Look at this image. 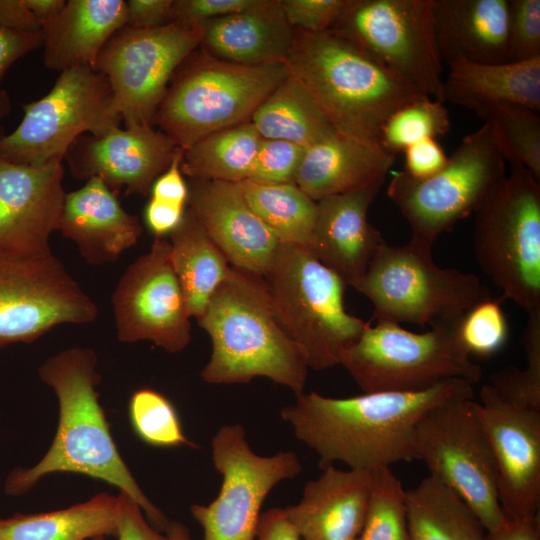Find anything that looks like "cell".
<instances>
[{
	"mask_svg": "<svg viewBox=\"0 0 540 540\" xmlns=\"http://www.w3.org/2000/svg\"><path fill=\"white\" fill-rule=\"evenodd\" d=\"M458 396L473 397V385L452 379L412 392H371L333 398L316 392L296 396L281 410L299 441L319 457V467L343 462L372 470L414 460L413 434L419 420Z\"/></svg>",
	"mask_w": 540,
	"mask_h": 540,
	"instance_id": "cell-1",
	"label": "cell"
},
{
	"mask_svg": "<svg viewBox=\"0 0 540 540\" xmlns=\"http://www.w3.org/2000/svg\"><path fill=\"white\" fill-rule=\"evenodd\" d=\"M97 355L91 348L73 347L48 358L39 376L56 393L59 421L54 440L33 467L16 468L7 476L4 490L19 496L52 473L67 472L103 480L134 499L158 531L169 520L143 493L123 461L98 401Z\"/></svg>",
	"mask_w": 540,
	"mask_h": 540,
	"instance_id": "cell-2",
	"label": "cell"
},
{
	"mask_svg": "<svg viewBox=\"0 0 540 540\" xmlns=\"http://www.w3.org/2000/svg\"><path fill=\"white\" fill-rule=\"evenodd\" d=\"M285 66L337 133L369 143L380 145L387 118L424 95L333 29L294 28Z\"/></svg>",
	"mask_w": 540,
	"mask_h": 540,
	"instance_id": "cell-3",
	"label": "cell"
},
{
	"mask_svg": "<svg viewBox=\"0 0 540 540\" xmlns=\"http://www.w3.org/2000/svg\"><path fill=\"white\" fill-rule=\"evenodd\" d=\"M197 320L212 345L201 372L206 383H248L265 377L296 396L304 393L306 357L278 325L262 275L231 266Z\"/></svg>",
	"mask_w": 540,
	"mask_h": 540,
	"instance_id": "cell-4",
	"label": "cell"
},
{
	"mask_svg": "<svg viewBox=\"0 0 540 540\" xmlns=\"http://www.w3.org/2000/svg\"><path fill=\"white\" fill-rule=\"evenodd\" d=\"M263 277L275 319L303 351L308 367L321 371L340 365L367 325L347 312L346 284L307 247L292 243H280Z\"/></svg>",
	"mask_w": 540,
	"mask_h": 540,
	"instance_id": "cell-5",
	"label": "cell"
},
{
	"mask_svg": "<svg viewBox=\"0 0 540 540\" xmlns=\"http://www.w3.org/2000/svg\"><path fill=\"white\" fill-rule=\"evenodd\" d=\"M287 75L284 63L245 66L196 49L173 74L153 124L186 150L212 133L250 121Z\"/></svg>",
	"mask_w": 540,
	"mask_h": 540,
	"instance_id": "cell-6",
	"label": "cell"
},
{
	"mask_svg": "<svg viewBox=\"0 0 540 540\" xmlns=\"http://www.w3.org/2000/svg\"><path fill=\"white\" fill-rule=\"evenodd\" d=\"M356 290L373 306L372 319L435 327L456 324L489 290L474 273L439 267L432 246L410 239L386 243Z\"/></svg>",
	"mask_w": 540,
	"mask_h": 540,
	"instance_id": "cell-7",
	"label": "cell"
},
{
	"mask_svg": "<svg viewBox=\"0 0 540 540\" xmlns=\"http://www.w3.org/2000/svg\"><path fill=\"white\" fill-rule=\"evenodd\" d=\"M474 254L484 274L527 315L540 311V180L512 167L476 209Z\"/></svg>",
	"mask_w": 540,
	"mask_h": 540,
	"instance_id": "cell-8",
	"label": "cell"
},
{
	"mask_svg": "<svg viewBox=\"0 0 540 540\" xmlns=\"http://www.w3.org/2000/svg\"><path fill=\"white\" fill-rule=\"evenodd\" d=\"M458 323L416 333L392 322H367L340 365L364 393L420 391L452 379L474 385L482 370L461 346Z\"/></svg>",
	"mask_w": 540,
	"mask_h": 540,
	"instance_id": "cell-9",
	"label": "cell"
},
{
	"mask_svg": "<svg viewBox=\"0 0 540 540\" xmlns=\"http://www.w3.org/2000/svg\"><path fill=\"white\" fill-rule=\"evenodd\" d=\"M505 163L490 127L483 124L463 138L437 173L427 178L395 173L387 195L408 222L411 239L433 246L501 183Z\"/></svg>",
	"mask_w": 540,
	"mask_h": 540,
	"instance_id": "cell-10",
	"label": "cell"
},
{
	"mask_svg": "<svg viewBox=\"0 0 540 540\" xmlns=\"http://www.w3.org/2000/svg\"><path fill=\"white\" fill-rule=\"evenodd\" d=\"M23 110L15 130L0 139V158L20 165L63 160L84 133L100 136L122 122L108 79L90 66L60 72L53 88Z\"/></svg>",
	"mask_w": 540,
	"mask_h": 540,
	"instance_id": "cell-11",
	"label": "cell"
},
{
	"mask_svg": "<svg viewBox=\"0 0 540 540\" xmlns=\"http://www.w3.org/2000/svg\"><path fill=\"white\" fill-rule=\"evenodd\" d=\"M413 455L468 504L487 532L507 522L491 446L473 397H454L427 412L414 430Z\"/></svg>",
	"mask_w": 540,
	"mask_h": 540,
	"instance_id": "cell-12",
	"label": "cell"
},
{
	"mask_svg": "<svg viewBox=\"0 0 540 540\" xmlns=\"http://www.w3.org/2000/svg\"><path fill=\"white\" fill-rule=\"evenodd\" d=\"M433 0H350L333 29L422 94L444 102Z\"/></svg>",
	"mask_w": 540,
	"mask_h": 540,
	"instance_id": "cell-13",
	"label": "cell"
},
{
	"mask_svg": "<svg viewBox=\"0 0 540 540\" xmlns=\"http://www.w3.org/2000/svg\"><path fill=\"white\" fill-rule=\"evenodd\" d=\"M202 39V25L178 21L151 29L125 25L110 37L94 70L108 79L125 127L153 126L173 74Z\"/></svg>",
	"mask_w": 540,
	"mask_h": 540,
	"instance_id": "cell-14",
	"label": "cell"
},
{
	"mask_svg": "<svg viewBox=\"0 0 540 540\" xmlns=\"http://www.w3.org/2000/svg\"><path fill=\"white\" fill-rule=\"evenodd\" d=\"M220 492L208 505L190 507L203 540H255L262 504L279 482L296 477L302 465L292 451L260 456L252 451L244 427L224 425L211 442Z\"/></svg>",
	"mask_w": 540,
	"mask_h": 540,
	"instance_id": "cell-15",
	"label": "cell"
},
{
	"mask_svg": "<svg viewBox=\"0 0 540 540\" xmlns=\"http://www.w3.org/2000/svg\"><path fill=\"white\" fill-rule=\"evenodd\" d=\"M99 314L52 250L0 254V349L31 343L62 324H87Z\"/></svg>",
	"mask_w": 540,
	"mask_h": 540,
	"instance_id": "cell-16",
	"label": "cell"
},
{
	"mask_svg": "<svg viewBox=\"0 0 540 540\" xmlns=\"http://www.w3.org/2000/svg\"><path fill=\"white\" fill-rule=\"evenodd\" d=\"M169 240L155 237L150 249L124 271L112 293L117 337L150 341L170 353L191 341V323L171 264Z\"/></svg>",
	"mask_w": 540,
	"mask_h": 540,
	"instance_id": "cell-17",
	"label": "cell"
},
{
	"mask_svg": "<svg viewBox=\"0 0 540 540\" xmlns=\"http://www.w3.org/2000/svg\"><path fill=\"white\" fill-rule=\"evenodd\" d=\"M478 414L489 440L501 508L509 520L539 514L540 410L503 401L483 385Z\"/></svg>",
	"mask_w": 540,
	"mask_h": 540,
	"instance_id": "cell-18",
	"label": "cell"
},
{
	"mask_svg": "<svg viewBox=\"0 0 540 540\" xmlns=\"http://www.w3.org/2000/svg\"><path fill=\"white\" fill-rule=\"evenodd\" d=\"M63 175L62 160L29 166L0 158V254L51 251L49 237L59 230L66 197Z\"/></svg>",
	"mask_w": 540,
	"mask_h": 540,
	"instance_id": "cell-19",
	"label": "cell"
},
{
	"mask_svg": "<svg viewBox=\"0 0 540 540\" xmlns=\"http://www.w3.org/2000/svg\"><path fill=\"white\" fill-rule=\"evenodd\" d=\"M162 131L150 125L117 127L103 135H82L67 150L75 178H100L113 192L148 196L155 180L179 151Z\"/></svg>",
	"mask_w": 540,
	"mask_h": 540,
	"instance_id": "cell-20",
	"label": "cell"
},
{
	"mask_svg": "<svg viewBox=\"0 0 540 540\" xmlns=\"http://www.w3.org/2000/svg\"><path fill=\"white\" fill-rule=\"evenodd\" d=\"M190 180L189 208L229 264L264 276L281 242L249 206L239 184Z\"/></svg>",
	"mask_w": 540,
	"mask_h": 540,
	"instance_id": "cell-21",
	"label": "cell"
},
{
	"mask_svg": "<svg viewBox=\"0 0 540 540\" xmlns=\"http://www.w3.org/2000/svg\"><path fill=\"white\" fill-rule=\"evenodd\" d=\"M384 181L317 201L308 249L347 285L357 288L374 256L387 243L369 222L368 210Z\"/></svg>",
	"mask_w": 540,
	"mask_h": 540,
	"instance_id": "cell-22",
	"label": "cell"
},
{
	"mask_svg": "<svg viewBox=\"0 0 540 540\" xmlns=\"http://www.w3.org/2000/svg\"><path fill=\"white\" fill-rule=\"evenodd\" d=\"M304 487L300 501L287 506L288 519L302 540H357L371 491V470L322 468Z\"/></svg>",
	"mask_w": 540,
	"mask_h": 540,
	"instance_id": "cell-23",
	"label": "cell"
},
{
	"mask_svg": "<svg viewBox=\"0 0 540 540\" xmlns=\"http://www.w3.org/2000/svg\"><path fill=\"white\" fill-rule=\"evenodd\" d=\"M58 231L75 243L87 263L103 265L135 246L142 226L137 216L123 209L116 193L93 177L66 194Z\"/></svg>",
	"mask_w": 540,
	"mask_h": 540,
	"instance_id": "cell-24",
	"label": "cell"
},
{
	"mask_svg": "<svg viewBox=\"0 0 540 540\" xmlns=\"http://www.w3.org/2000/svg\"><path fill=\"white\" fill-rule=\"evenodd\" d=\"M394 161L379 144L335 132L305 148L293 183L318 201L385 181Z\"/></svg>",
	"mask_w": 540,
	"mask_h": 540,
	"instance_id": "cell-25",
	"label": "cell"
},
{
	"mask_svg": "<svg viewBox=\"0 0 540 540\" xmlns=\"http://www.w3.org/2000/svg\"><path fill=\"white\" fill-rule=\"evenodd\" d=\"M432 12L443 64L509 62L508 0H433Z\"/></svg>",
	"mask_w": 540,
	"mask_h": 540,
	"instance_id": "cell-26",
	"label": "cell"
},
{
	"mask_svg": "<svg viewBox=\"0 0 540 540\" xmlns=\"http://www.w3.org/2000/svg\"><path fill=\"white\" fill-rule=\"evenodd\" d=\"M201 48L231 63L259 66L284 63L294 40L280 0H266L255 9L201 24Z\"/></svg>",
	"mask_w": 540,
	"mask_h": 540,
	"instance_id": "cell-27",
	"label": "cell"
},
{
	"mask_svg": "<svg viewBox=\"0 0 540 540\" xmlns=\"http://www.w3.org/2000/svg\"><path fill=\"white\" fill-rule=\"evenodd\" d=\"M126 19L127 1H66L62 11L42 25L45 67L60 72L76 66L94 69L100 51Z\"/></svg>",
	"mask_w": 540,
	"mask_h": 540,
	"instance_id": "cell-28",
	"label": "cell"
},
{
	"mask_svg": "<svg viewBox=\"0 0 540 540\" xmlns=\"http://www.w3.org/2000/svg\"><path fill=\"white\" fill-rule=\"evenodd\" d=\"M448 69L444 101L462 107L474 101H504L540 110V57L493 64L457 60Z\"/></svg>",
	"mask_w": 540,
	"mask_h": 540,
	"instance_id": "cell-29",
	"label": "cell"
},
{
	"mask_svg": "<svg viewBox=\"0 0 540 540\" xmlns=\"http://www.w3.org/2000/svg\"><path fill=\"white\" fill-rule=\"evenodd\" d=\"M171 264L190 317L199 319L231 265L192 210L170 233Z\"/></svg>",
	"mask_w": 540,
	"mask_h": 540,
	"instance_id": "cell-30",
	"label": "cell"
},
{
	"mask_svg": "<svg viewBox=\"0 0 540 540\" xmlns=\"http://www.w3.org/2000/svg\"><path fill=\"white\" fill-rule=\"evenodd\" d=\"M118 497L99 493L65 509L0 518V540H91L117 537Z\"/></svg>",
	"mask_w": 540,
	"mask_h": 540,
	"instance_id": "cell-31",
	"label": "cell"
},
{
	"mask_svg": "<svg viewBox=\"0 0 540 540\" xmlns=\"http://www.w3.org/2000/svg\"><path fill=\"white\" fill-rule=\"evenodd\" d=\"M410 540H485L486 529L453 490L429 474L405 490Z\"/></svg>",
	"mask_w": 540,
	"mask_h": 540,
	"instance_id": "cell-32",
	"label": "cell"
},
{
	"mask_svg": "<svg viewBox=\"0 0 540 540\" xmlns=\"http://www.w3.org/2000/svg\"><path fill=\"white\" fill-rule=\"evenodd\" d=\"M250 122L263 139L289 141L304 148L336 132L289 74L255 110Z\"/></svg>",
	"mask_w": 540,
	"mask_h": 540,
	"instance_id": "cell-33",
	"label": "cell"
},
{
	"mask_svg": "<svg viewBox=\"0 0 540 540\" xmlns=\"http://www.w3.org/2000/svg\"><path fill=\"white\" fill-rule=\"evenodd\" d=\"M261 140L250 121L212 133L184 150L182 174L195 180L244 181Z\"/></svg>",
	"mask_w": 540,
	"mask_h": 540,
	"instance_id": "cell-34",
	"label": "cell"
},
{
	"mask_svg": "<svg viewBox=\"0 0 540 540\" xmlns=\"http://www.w3.org/2000/svg\"><path fill=\"white\" fill-rule=\"evenodd\" d=\"M249 206L281 243L309 247L317 217V201L295 183H238Z\"/></svg>",
	"mask_w": 540,
	"mask_h": 540,
	"instance_id": "cell-35",
	"label": "cell"
},
{
	"mask_svg": "<svg viewBox=\"0 0 540 540\" xmlns=\"http://www.w3.org/2000/svg\"><path fill=\"white\" fill-rule=\"evenodd\" d=\"M465 108L487 124L506 162L540 180V117L525 106L504 101H474Z\"/></svg>",
	"mask_w": 540,
	"mask_h": 540,
	"instance_id": "cell-36",
	"label": "cell"
},
{
	"mask_svg": "<svg viewBox=\"0 0 540 540\" xmlns=\"http://www.w3.org/2000/svg\"><path fill=\"white\" fill-rule=\"evenodd\" d=\"M450 117L443 102L422 95L395 110L385 121L380 145L396 156L411 145L436 139L450 130Z\"/></svg>",
	"mask_w": 540,
	"mask_h": 540,
	"instance_id": "cell-37",
	"label": "cell"
},
{
	"mask_svg": "<svg viewBox=\"0 0 540 540\" xmlns=\"http://www.w3.org/2000/svg\"><path fill=\"white\" fill-rule=\"evenodd\" d=\"M370 498L357 540H410L405 489L390 467L371 470Z\"/></svg>",
	"mask_w": 540,
	"mask_h": 540,
	"instance_id": "cell-38",
	"label": "cell"
},
{
	"mask_svg": "<svg viewBox=\"0 0 540 540\" xmlns=\"http://www.w3.org/2000/svg\"><path fill=\"white\" fill-rule=\"evenodd\" d=\"M129 418L136 435L150 446L197 447L184 435L173 404L156 390L141 388L133 392L129 401Z\"/></svg>",
	"mask_w": 540,
	"mask_h": 540,
	"instance_id": "cell-39",
	"label": "cell"
},
{
	"mask_svg": "<svg viewBox=\"0 0 540 540\" xmlns=\"http://www.w3.org/2000/svg\"><path fill=\"white\" fill-rule=\"evenodd\" d=\"M526 366L503 368L488 383L505 402L527 409L540 410V311L528 314L522 334Z\"/></svg>",
	"mask_w": 540,
	"mask_h": 540,
	"instance_id": "cell-40",
	"label": "cell"
},
{
	"mask_svg": "<svg viewBox=\"0 0 540 540\" xmlns=\"http://www.w3.org/2000/svg\"><path fill=\"white\" fill-rule=\"evenodd\" d=\"M502 299L486 298L472 306L457 325V336L466 353L489 357L505 345L508 322L501 307Z\"/></svg>",
	"mask_w": 540,
	"mask_h": 540,
	"instance_id": "cell-41",
	"label": "cell"
},
{
	"mask_svg": "<svg viewBox=\"0 0 540 540\" xmlns=\"http://www.w3.org/2000/svg\"><path fill=\"white\" fill-rule=\"evenodd\" d=\"M305 148L284 140L263 139L248 178L257 183H293Z\"/></svg>",
	"mask_w": 540,
	"mask_h": 540,
	"instance_id": "cell-42",
	"label": "cell"
},
{
	"mask_svg": "<svg viewBox=\"0 0 540 540\" xmlns=\"http://www.w3.org/2000/svg\"><path fill=\"white\" fill-rule=\"evenodd\" d=\"M510 62L540 57V0H508Z\"/></svg>",
	"mask_w": 540,
	"mask_h": 540,
	"instance_id": "cell-43",
	"label": "cell"
},
{
	"mask_svg": "<svg viewBox=\"0 0 540 540\" xmlns=\"http://www.w3.org/2000/svg\"><path fill=\"white\" fill-rule=\"evenodd\" d=\"M350 0H280L288 23L295 29L322 32L330 29Z\"/></svg>",
	"mask_w": 540,
	"mask_h": 540,
	"instance_id": "cell-44",
	"label": "cell"
},
{
	"mask_svg": "<svg viewBox=\"0 0 540 540\" xmlns=\"http://www.w3.org/2000/svg\"><path fill=\"white\" fill-rule=\"evenodd\" d=\"M266 0H174V22L201 25L206 21L262 6Z\"/></svg>",
	"mask_w": 540,
	"mask_h": 540,
	"instance_id": "cell-45",
	"label": "cell"
},
{
	"mask_svg": "<svg viewBox=\"0 0 540 540\" xmlns=\"http://www.w3.org/2000/svg\"><path fill=\"white\" fill-rule=\"evenodd\" d=\"M118 497L119 517L117 540H169L151 527L142 514L138 503L124 492Z\"/></svg>",
	"mask_w": 540,
	"mask_h": 540,
	"instance_id": "cell-46",
	"label": "cell"
},
{
	"mask_svg": "<svg viewBox=\"0 0 540 540\" xmlns=\"http://www.w3.org/2000/svg\"><path fill=\"white\" fill-rule=\"evenodd\" d=\"M405 172L414 178H427L447 163L448 156L436 139L417 142L405 151Z\"/></svg>",
	"mask_w": 540,
	"mask_h": 540,
	"instance_id": "cell-47",
	"label": "cell"
},
{
	"mask_svg": "<svg viewBox=\"0 0 540 540\" xmlns=\"http://www.w3.org/2000/svg\"><path fill=\"white\" fill-rule=\"evenodd\" d=\"M174 0L127 1L126 26L151 29L174 22Z\"/></svg>",
	"mask_w": 540,
	"mask_h": 540,
	"instance_id": "cell-48",
	"label": "cell"
},
{
	"mask_svg": "<svg viewBox=\"0 0 540 540\" xmlns=\"http://www.w3.org/2000/svg\"><path fill=\"white\" fill-rule=\"evenodd\" d=\"M183 152L179 149L169 167L155 180L151 198L185 206L189 192L181 171Z\"/></svg>",
	"mask_w": 540,
	"mask_h": 540,
	"instance_id": "cell-49",
	"label": "cell"
},
{
	"mask_svg": "<svg viewBox=\"0 0 540 540\" xmlns=\"http://www.w3.org/2000/svg\"><path fill=\"white\" fill-rule=\"evenodd\" d=\"M42 32L21 33L0 27V83L7 70L29 52L42 47Z\"/></svg>",
	"mask_w": 540,
	"mask_h": 540,
	"instance_id": "cell-50",
	"label": "cell"
},
{
	"mask_svg": "<svg viewBox=\"0 0 540 540\" xmlns=\"http://www.w3.org/2000/svg\"><path fill=\"white\" fill-rule=\"evenodd\" d=\"M185 210L183 205L150 198L144 218L148 228L155 237L170 234L181 222Z\"/></svg>",
	"mask_w": 540,
	"mask_h": 540,
	"instance_id": "cell-51",
	"label": "cell"
},
{
	"mask_svg": "<svg viewBox=\"0 0 540 540\" xmlns=\"http://www.w3.org/2000/svg\"><path fill=\"white\" fill-rule=\"evenodd\" d=\"M256 540H302L288 519L284 508L274 507L261 512Z\"/></svg>",
	"mask_w": 540,
	"mask_h": 540,
	"instance_id": "cell-52",
	"label": "cell"
},
{
	"mask_svg": "<svg viewBox=\"0 0 540 540\" xmlns=\"http://www.w3.org/2000/svg\"><path fill=\"white\" fill-rule=\"evenodd\" d=\"M0 27L29 34L42 32V26L25 0H0Z\"/></svg>",
	"mask_w": 540,
	"mask_h": 540,
	"instance_id": "cell-53",
	"label": "cell"
},
{
	"mask_svg": "<svg viewBox=\"0 0 540 540\" xmlns=\"http://www.w3.org/2000/svg\"><path fill=\"white\" fill-rule=\"evenodd\" d=\"M485 540H540L539 514L524 519H508L499 529L487 532Z\"/></svg>",
	"mask_w": 540,
	"mask_h": 540,
	"instance_id": "cell-54",
	"label": "cell"
},
{
	"mask_svg": "<svg viewBox=\"0 0 540 540\" xmlns=\"http://www.w3.org/2000/svg\"><path fill=\"white\" fill-rule=\"evenodd\" d=\"M25 2L41 26L56 17L66 4L65 0H25Z\"/></svg>",
	"mask_w": 540,
	"mask_h": 540,
	"instance_id": "cell-55",
	"label": "cell"
},
{
	"mask_svg": "<svg viewBox=\"0 0 540 540\" xmlns=\"http://www.w3.org/2000/svg\"><path fill=\"white\" fill-rule=\"evenodd\" d=\"M165 533L169 540H191L189 529L178 521H170Z\"/></svg>",
	"mask_w": 540,
	"mask_h": 540,
	"instance_id": "cell-56",
	"label": "cell"
},
{
	"mask_svg": "<svg viewBox=\"0 0 540 540\" xmlns=\"http://www.w3.org/2000/svg\"><path fill=\"white\" fill-rule=\"evenodd\" d=\"M12 103L6 90H0V139L5 135L3 120L9 115Z\"/></svg>",
	"mask_w": 540,
	"mask_h": 540,
	"instance_id": "cell-57",
	"label": "cell"
},
{
	"mask_svg": "<svg viewBox=\"0 0 540 540\" xmlns=\"http://www.w3.org/2000/svg\"><path fill=\"white\" fill-rule=\"evenodd\" d=\"M105 537H96V538H93L91 540H104Z\"/></svg>",
	"mask_w": 540,
	"mask_h": 540,
	"instance_id": "cell-58",
	"label": "cell"
}]
</instances>
